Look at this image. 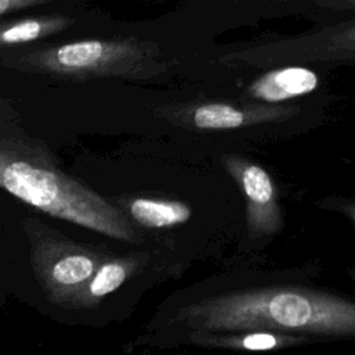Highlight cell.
<instances>
[{
  "label": "cell",
  "mask_w": 355,
  "mask_h": 355,
  "mask_svg": "<svg viewBox=\"0 0 355 355\" xmlns=\"http://www.w3.org/2000/svg\"><path fill=\"white\" fill-rule=\"evenodd\" d=\"M270 331L315 343L355 336L352 300L302 286H263L227 290L180 304L154 319L146 333L123 345L135 349H172L190 334Z\"/></svg>",
  "instance_id": "6da1fadb"
},
{
  "label": "cell",
  "mask_w": 355,
  "mask_h": 355,
  "mask_svg": "<svg viewBox=\"0 0 355 355\" xmlns=\"http://www.w3.org/2000/svg\"><path fill=\"white\" fill-rule=\"evenodd\" d=\"M0 189L54 218L112 239H137L123 211L60 171L31 140L0 136Z\"/></svg>",
  "instance_id": "7a4b0ae2"
},
{
  "label": "cell",
  "mask_w": 355,
  "mask_h": 355,
  "mask_svg": "<svg viewBox=\"0 0 355 355\" xmlns=\"http://www.w3.org/2000/svg\"><path fill=\"white\" fill-rule=\"evenodd\" d=\"M151 55L148 44L136 39L79 40L25 53L1 54L0 64L22 72L64 79L94 76H139Z\"/></svg>",
  "instance_id": "3957f363"
},
{
  "label": "cell",
  "mask_w": 355,
  "mask_h": 355,
  "mask_svg": "<svg viewBox=\"0 0 355 355\" xmlns=\"http://www.w3.org/2000/svg\"><path fill=\"white\" fill-rule=\"evenodd\" d=\"M22 229L29 241L33 275L49 302L58 308L105 259L98 252L60 237L35 218H25Z\"/></svg>",
  "instance_id": "277c9868"
},
{
  "label": "cell",
  "mask_w": 355,
  "mask_h": 355,
  "mask_svg": "<svg viewBox=\"0 0 355 355\" xmlns=\"http://www.w3.org/2000/svg\"><path fill=\"white\" fill-rule=\"evenodd\" d=\"M236 179L247 201V226L252 236L273 234L282 226L276 189L268 172L257 164L240 162Z\"/></svg>",
  "instance_id": "5b68a950"
},
{
  "label": "cell",
  "mask_w": 355,
  "mask_h": 355,
  "mask_svg": "<svg viewBox=\"0 0 355 355\" xmlns=\"http://www.w3.org/2000/svg\"><path fill=\"white\" fill-rule=\"evenodd\" d=\"M137 266L139 262L130 257L105 258L92 277L61 308L86 316H96L100 306L128 282Z\"/></svg>",
  "instance_id": "8992f818"
},
{
  "label": "cell",
  "mask_w": 355,
  "mask_h": 355,
  "mask_svg": "<svg viewBox=\"0 0 355 355\" xmlns=\"http://www.w3.org/2000/svg\"><path fill=\"white\" fill-rule=\"evenodd\" d=\"M311 338L270 331H245L222 334H190L179 340L175 348L196 347L234 352H268L313 344Z\"/></svg>",
  "instance_id": "52a82bcc"
},
{
  "label": "cell",
  "mask_w": 355,
  "mask_h": 355,
  "mask_svg": "<svg viewBox=\"0 0 355 355\" xmlns=\"http://www.w3.org/2000/svg\"><path fill=\"white\" fill-rule=\"evenodd\" d=\"M318 83L319 79L313 71L304 67H286L254 80L248 87V94L265 103H277L311 93Z\"/></svg>",
  "instance_id": "ba28073f"
},
{
  "label": "cell",
  "mask_w": 355,
  "mask_h": 355,
  "mask_svg": "<svg viewBox=\"0 0 355 355\" xmlns=\"http://www.w3.org/2000/svg\"><path fill=\"white\" fill-rule=\"evenodd\" d=\"M72 24L65 15L0 18V53L55 35Z\"/></svg>",
  "instance_id": "9c48e42d"
},
{
  "label": "cell",
  "mask_w": 355,
  "mask_h": 355,
  "mask_svg": "<svg viewBox=\"0 0 355 355\" xmlns=\"http://www.w3.org/2000/svg\"><path fill=\"white\" fill-rule=\"evenodd\" d=\"M132 218L146 227H169L191 218V208L180 201L136 198L129 204Z\"/></svg>",
  "instance_id": "30bf717a"
},
{
  "label": "cell",
  "mask_w": 355,
  "mask_h": 355,
  "mask_svg": "<svg viewBox=\"0 0 355 355\" xmlns=\"http://www.w3.org/2000/svg\"><path fill=\"white\" fill-rule=\"evenodd\" d=\"M194 125L201 129H234L247 122V115L227 104H204L194 111Z\"/></svg>",
  "instance_id": "8fae6325"
},
{
  "label": "cell",
  "mask_w": 355,
  "mask_h": 355,
  "mask_svg": "<svg viewBox=\"0 0 355 355\" xmlns=\"http://www.w3.org/2000/svg\"><path fill=\"white\" fill-rule=\"evenodd\" d=\"M49 0H0V18L46 4Z\"/></svg>",
  "instance_id": "7c38bea8"
},
{
  "label": "cell",
  "mask_w": 355,
  "mask_h": 355,
  "mask_svg": "<svg viewBox=\"0 0 355 355\" xmlns=\"http://www.w3.org/2000/svg\"><path fill=\"white\" fill-rule=\"evenodd\" d=\"M136 355H150V351H141V352H139V354H136Z\"/></svg>",
  "instance_id": "4fadbf2b"
}]
</instances>
